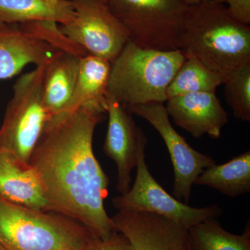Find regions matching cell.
I'll use <instances>...</instances> for the list:
<instances>
[{
	"label": "cell",
	"mask_w": 250,
	"mask_h": 250,
	"mask_svg": "<svg viewBox=\"0 0 250 250\" xmlns=\"http://www.w3.org/2000/svg\"><path fill=\"white\" fill-rule=\"evenodd\" d=\"M132 250H192L187 229L148 212L119 210L111 217Z\"/></svg>",
	"instance_id": "8fae6325"
},
{
	"label": "cell",
	"mask_w": 250,
	"mask_h": 250,
	"mask_svg": "<svg viewBox=\"0 0 250 250\" xmlns=\"http://www.w3.org/2000/svg\"><path fill=\"white\" fill-rule=\"evenodd\" d=\"M105 113L103 106L88 104L49 118L29 161L56 213L77 220L101 240L117 233L104 207L109 179L93 147Z\"/></svg>",
	"instance_id": "6da1fadb"
},
{
	"label": "cell",
	"mask_w": 250,
	"mask_h": 250,
	"mask_svg": "<svg viewBox=\"0 0 250 250\" xmlns=\"http://www.w3.org/2000/svg\"><path fill=\"white\" fill-rule=\"evenodd\" d=\"M179 49L224 78L250 62V28L233 19L223 3L188 6Z\"/></svg>",
	"instance_id": "7a4b0ae2"
},
{
	"label": "cell",
	"mask_w": 250,
	"mask_h": 250,
	"mask_svg": "<svg viewBox=\"0 0 250 250\" xmlns=\"http://www.w3.org/2000/svg\"><path fill=\"white\" fill-rule=\"evenodd\" d=\"M106 105L108 123L104 152L116 163L117 190L124 195L131 187V172L137 164L139 127L131 114L107 93Z\"/></svg>",
	"instance_id": "7c38bea8"
},
{
	"label": "cell",
	"mask_w": 250,
	"mask_h": 250,
	"mask_svg": "<svg viewBox=\"0 0 250 250\" xmlns=\"http://www.w3.org/2000/svg\"><path fill=\"white\" fill-rule=\"evenodd\" d=\"M0 196L32 209L55 212L30 164L5 151H0Z\"/></svg>",
	"instance_id": "5bb4252c"
},
{
	"label": "cell",
	"mask_w": 250,
	"mask_h": 250,
	"mask_svg": "<svg viewBox=\"0 0 250 250\" xmlns=\"http://www.w3.org/2000/svg\"><path fill=\"white\" fill-rule=\"evenodd\" d=\"M81 58L74 52L61 49L47 63L42 98L49 118L59 114L70 101L80 73Z\"/></svg>",
	"instance_id": "9a60e30c"
},
{
	"label": "cell",
	"mask_w": 250,
	"mask_h": 250,
	"mask_svg": "<svg viewBox=\"0 0 250 250\" xmlns=\"http://www.w3.org/2000/svg\"><path fill=\"white\" fill-rule=\"evenodd\" d=\"M225 82L220 74L212 71L193 57H186L167 90V100L190 93H215Z\"/></svg>",
	"instance_id": "ffe728a7"
},
{
	"label": "cell",
	"mask_w": 250,
	"mask_h": 250,
	"mask_svg": "<svg viewBox=\"0 0 250 250\" xmlns=\"http://www.w3.org/2000/svg\"><path fill=\"white\" fill-rule=\"evenodd\" d=\"M74 17L71 0H0V27L41 21L62 24Z\"/></svg>",
	"instance_id": "e0dca14e"
},
{
	"label": "cell",
	"mask_w": 250,
	"mask_h": 250,
	"mask_svg": "<svg viewBox=\"0 0 250 250\" xmlns=\"http://www.w3.org/2000/svg\"><path fill=\"white\" fill-rule=\"evenodd\" d=\"M184 4L187 6H192V5L200 4V3L206 2V1H215V2L224 3L226 0H181Z\"/></svg>",
	"instance_id": "cb8c5ba5"
},
{
	"label": "cell",
	"mask_w": 250,
	"mask_h": 250,
	"mask_svg": "<svg viewBox=\"0 0 250 250\" xmlns=\"http://www.w3.org/2000/svg\"><path fill=\"white\" fill-rule=\"evenodd\" d=\"M226 100L233 115L242 121H250V62L236 69L225 78Z\"/></svg>",
	"instance_id": "44dd1931"
},
{
	"label": "cell",
	"mask_w": 250,
	"mask_h": 250,
	"mask_svg": "<svg viewBox=\"0 0 250 250\" xmlns=\"http://www.w3.org/2000/svg\"><path fill=\"white\" fill-rule=\"evenodd\" d=\"M75 17L58 25L59 30L90 55L111 62L129 38L104 0H71Z\"/></svg>",
	"instance_id": "ba28073f"
},
{
	"label": "cell",
	"mask_w": 250,
	"mask_h": 250,
	"mask_svg": "<svg viewBox=\"0 0 250 250\" xmlns=\"http://www.w3.org/2000/svg\"><path fill=\"white\" fill-rule=\"evenodd\" d=\"M147 139L143 129H138L136 177L132 187L124 195L112 200L119 210H138L161 215L188 229L207 219L216 218L223 210L218 205L195 208L179 201L166 192L151 174L146 161L145 149Z\"/></svg>",
	"instance_id": "52a82bcc"
},
{
	"label": "cell",
	"mask_w": 250,
	"mask_h": 250,
	"mask_svg": "<svg viewBox=\"0 0 250 250\" xmlns=\"http://www.w3.org/2000/svg\"><path fill=\"white\" fill-rule=\"evenodd\" d=\"M194 184L211 188L230 197L250 192V151L235 156L225 164L207 167Z\"/></svg>",
	"instance_id": "ac0fdd59"
},
{
	"label": "cell",
	"mask_w": 250,
	"mask_h": 250,
	"mask_svg": "<svg viewBox=\"0 0 250 250\" xmlns=\"http://www.w3.org/2000/svg\"><path fill=\"white\" fill-rule=\"evenodd\" d=\"M0 250H7L6 248H4L1 245H0Z\"/></svg>",
	"instance_id": "d4e9b609"
},
{
	"label": "cell",
	"mask_w": 250,
	"mask_h": 250,
	"mask_svg": "<svg viewBox=\"0 0 250 250\" xmlns=\"http://www.w3.org/2000/svg\"><path fill=\"white\" fill-rule=\"evenodd\" d=\"M230 16L241 24H250V0H226Z\"/></svg>",
	"instance_id": "603a6c76"
},
{
	"label": "cell",
	"mask_w": 250,
	"mask_h": 250,
	"mask_svg": "<svg viewBox=\"0 0 250 250\" xmlns=\"http://www.w3.org/2000/svg\"><path fill=\"white\" fill-rule=\"evenodd\" d=\"M62 42L58 24L52 21L1 26L0 80L16 76L29 64L48 63Z\"/></svg>",
	"instance_id": "9c48e42d"
},
{
	"label": "cell",
	"mask_w": 250,
	"mask_h": 250,
	"mask_svg": "<svg viewBox=\"0 0 250 250\" xmlns=\"http://www.w3.org/2000/svg\"><path fill=\"white\" fill-rule=\"evenodd\" d=\"M166 103L169 117L195 139L205 134L218 139L228 123V113L215 93H186L169 98Z\"/></svg>",
	"instance_id": "4fadbf2b"
},
{
	"label": "cell",
	"mask_w": 250,
	"mask_h": 250,
	"mask_svg": "<svg viewBox=\"0 0 250 250\" xmlns=\"http://www.w3.org/2000/svg\"><path fill=\"white\" fill-rule=\"evenodd\" d=\"M111 66V62L100 57L90 54L82 57L80 73L71 98L65 108L56 116L69 114L88 104L106 108Z\"/></svg>",
	"instance_id": "2e32d148"
},
{
	"label": "cell",
	"mask_w": 250,
	"mask_h": 250,
	"mask_svg": "<svg viewBox=\"0 0 250 250\" xmlns=\"http://www.w3.org/2000/svg\"><path fill=\"white\" fill-rule=\"evenodd\" d=\"M192 250H250V223L242 234L229 232L215 218L188 229Z\"/></svg>",
	"instance_id": "d6986e66"
},
{
	"label": "cell",
	"mask_w": 250,
	"mask_h": 250,
	"mask_svg": "<svg viewBox=\"0 0 250 250\" xmlns=\"http://www.w3.org/2000/svg\"><path fill=\"white\" fill-rule=\"evenodd\" d=\"M85 250H132V248L126 238L117 232L108 239L97 238Z\"/></svg>",
	"instance_id": "7402d4cb"
},
{
	"label": "cell",
	"mask_w": 250,
	"mask_h": 250,
	"mask_svg": "<svg viewBox=\"0 0 250 250\" xmlns=\"http://www.w3.org/2000/svg\"><path fill=\"white\" fill-rule=\"evenodd\" d=\"M51 1H58L59 0H51Z\"/></svg>",
	"instance_id": "484cf974"
},
{
	"label": "cell",
	"mask_w": 250,
	"mask_h": 250,
	"mask_svg": "<svg viewBox=\"0 0 250 250\" xmlns=\"http://www.w3.org/2000/svg\"><path fill=\"white\" fill-rule=\"evenodd\" d=\"M97 238L70 217L0 196V245L7 250H85Z\"/></svg>",
	"instance_id": "277c9868"
},
{
	"label": "cell",
	"mask_w": 250,
	"mask_h": 250,
	"mask_svg": "<svg viewBox=\"0 0 250 250\" xmlns=\"http://www.w3.org/2000/svg\"><path fill=\"white\" fill-rule=\"evenodd\" d=\"M127 33L143 49H179L188 6L181 0H104Z\"/></svg>",
	"instance_id": "5b68a950"
},
{
	"label": "cell",
	"mask_w": 250,
	"mask_h": 250,
	"mask_svg": "<svg viewBox=\"0 0 250 250\" xmlns=\"http://www.w3.org/2000/svg\"><path fill=\"white\" fill-rule=\"evenodd\" d=\"M47 65L36 66L16 80L0 127V151L11 153L26 163L49 119L42 98Z\"/></svg>",
	"instance_id": "8992f818"
},
{
	"label": "cell",
	"mask_w": 250,
	"mask_h": 250,
	"mask_svg": "<svg viewBox=\"0 0 250 250\" xmlns=\"http://www.w3.org/2000/svg\"><path fill=\"white\" fill-rule=\"evenodd\" d=\"M130 114L146 120L166 143L174 170L172 195L184 203L190 201L192 187L207 167L216 164L210 156L195 150L174 129L164 103H152L126 108Z\"/></svg>",
	"instance_id": "30bf717a"
},
{
	"label": "cell",
	"mask_w": 250,
	"mask_h": 250,
	"mask_svg": "<svg viewBox=\"0 0 250 250\" xmlns=\"http://www.w3.org/2000/svg\"><path fill=\"white\" fill-rule=\"evenodd\" d=\"M185 60L181 49H143L128 41L111 62L106 93L125 108L166 103L167 88Z\"/></svg>",
	"instance_id": "3957f363"
}]
</instances>
